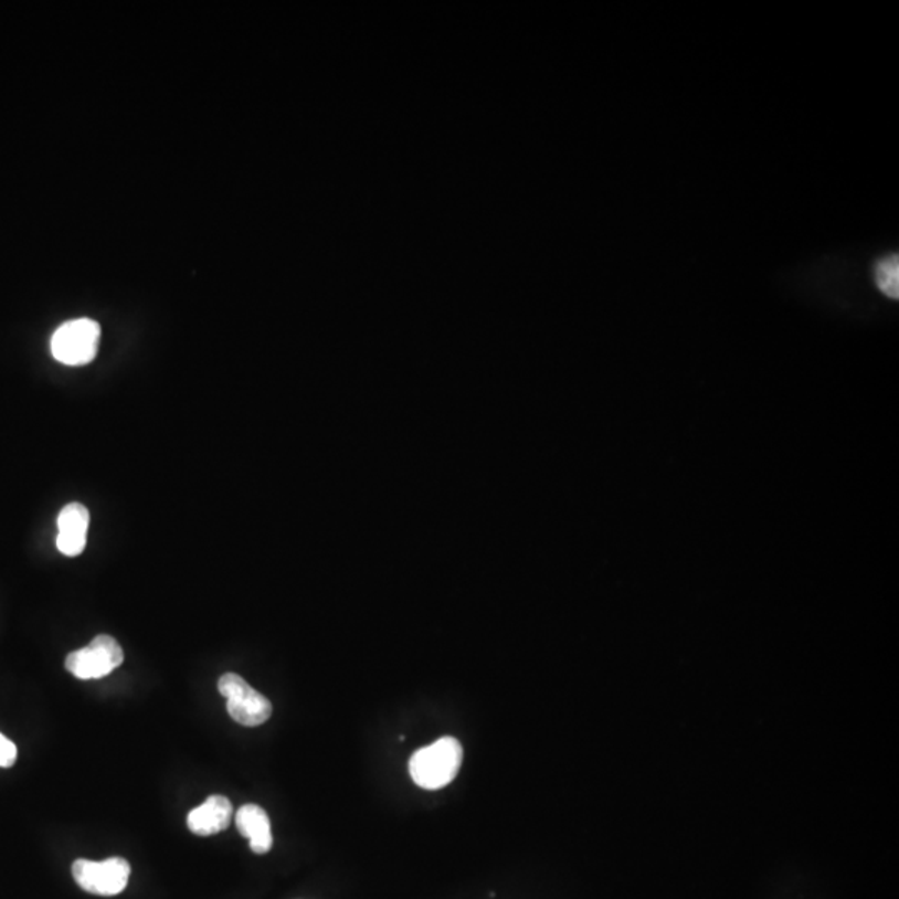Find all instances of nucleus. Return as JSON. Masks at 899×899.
I'll return each instance as SVG.
<instances>
[{"mask_svg": "<svg viewBox=\"0 0 899 899\" xmlns=\"http://www.w3.org/2000/svg\"><path fill=\"white\" fill-rule=\"evenodd\" d=\"M91 514L82 504L65 505L57 518V548L65 557H77L87 544Z\"/></svg>", "mask_w": 899, "mask_h": 899, "instance_id": "obj_6", "label": "nucleus"}, {"mask_svg": "<svg viewBox=\"0 0 899 899\" xmlns=\"http://www.w3.org/2000/svg\"><path fill=\"white\" fill-rule=\"evenodd\" d=\"M18 760V748L8 737L0 733V766L11 768Z\"/></svg>", "mask_w": 899, "mask_h": 899, "instance_id": "obj_10", "label": "nucleus"}, {"mask_svg": "<svg viewBox=\"0 0 899 899\" xmlns=\"http://www.w3.org/2000/svg\"><path fill=\"white\" fill-rule=\"evenodd\" d=\"M72 875L75 882L91 895L116 896L129 885L130 865L119 856L104 861L77 859L72 865Z\"/></svg>", "mask_w": 899, "mask_h": 899, "instance_id": "obj_5", "label": "nucleus"}, {"mask_svg": "<svg viewBox=\"0 0 899 899\" xmlns=\"http://www.w3.org/2000/svg\"><path fill=\"white\" fill-rule=\"evenodd\" d=\"M124 662V649L116 638L98 635L84 648L65 658V668L78 680H98L107 677Z\"/></svg>", "mask_w": 899, "mask_h": 899, "instance_id": "obj_3", "label": "nucleus"}, {"mask_svg": "<svg viewBox=\"0 0 899 899\" xmlns=\"http://www.w3.org/2000/svg\"><path fill=\"white\" fill-rule=\"evenodd\" d=\"M464 763V747L454 737H443L420 748L409 761L410 776L423 790H442L457 778Z\"/></svg>", "mask_w": 899, "mask_h": 899, "instance_id": "obj_1", "label": "nucleus"}, {"mask_svg": "<svg viewBox=\"0 0 899 899\" xmlns=\"http://www.w3.org/2000/svg\"><path fill=\"white\" fill-rule=\"evenodd\" d=\"M876 287L889 298L899 297V261L898 255L881 258L875 265Z\"/></svg>", "mask_w": 899, "mask_h": 899, "instance_id": "obj_9", "label": "nucleus"}, {"mask_svg": "<svg viewBox=\"0 0 899 899\" xmlns=\"http://www.w3.org/2000/svg\"><path fill=\"white\" fill-rule=\"evenodd\" d=\"M235 825L242 836L251 843L255 855H265L274 846L271 818L267 812L258 805H244L235 813Z\"/></svg>", "mask_w": 899, "mask_h": 899, "instance_id": "obj_8", "label": "nucleus"}, {"mask_svg": "<svg viewBox=\"0 0 899 899\" xmlns=\"http://www.w3.org/2000/svg\"><path fill=\"white\" fill-rule=\"evenodd\" d=\"M234 819V806L231 800L222 795L207 798L202 805L193 808L187 816V826L197 836H212L225 832Z\"/></svg>", "mask_w": 899, "mask_h": 899, "instance_id": "obj_7", "label": "nucleus"}, {"mask_svg": "<svg viewBox=\"0 0 899 899\" xmlns=\"http://www.w3.org/2000/svg\"><path fill=\"white\" fill-rule=\"evenodd\" d=\"M101 325L91 318L67 321L55 330L51 350L55 360L64 366H87L97 356Z\"/></svg>", "mask_w": 899, "mask_h": 899, "instance_id": "obj_2", "label": "nucleus"}, {"mask_svg": "<svg viewBox=\"0 0 899 899\" xmlns=\"http://www.w3.org/2000/svg\"><path fill=\"white\" fill-rule=\"evenodd\" d=\"M219 691L228 698L232 720L242 727H261L272 717V704L235 673H225L219 680Z\"/></svg>", "mask_w": 899, "mask_h": 899, "instance_id": "obj_4", "label": "nucleus"}]
</instances>
